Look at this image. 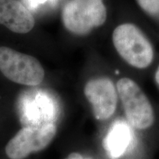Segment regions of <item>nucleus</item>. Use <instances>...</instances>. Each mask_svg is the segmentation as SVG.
Here are the masks:
<instances>
[{"mask_svg":"<svg viewBox=\"0 0 159 159\" xmlns=\"http://www.w3.org/2000/svg\"><path fill=\"white\" fill-rule=\"evenodd\" d=\"M112 37L117 52L128 64L137 69H145L152 63L153 49L136 26L129 23L117 26Z\"/></svg>","mask_w":159,"mask_h":159,"instance_id":"nucleus-1","label":"nucleus"},{"mask_svg":"<svg viewBox=\"0 0 159 159\" xmlns=\"http://www.w3.org/2000/svg\"><path fill=\"white\" fill-rule=\"evenodd\" d=\"M116 90L131 126L140 130L150 128L155 121L153 108L139 85L133 80L123 77L117 82Z\"/></svg>","mask_w":159,"mask_h":159,"instance_id":"nucleus-2","label":"nucleus"},{"mask_svg":"<svg viewBox=\"0 0 159 159\" xmlns=\"http://www.w3.org/2000/svg\"><path fill=\"white\" fill-rule=\"evenodd\" d=\"M0 71L10 80L35 86L44 78V69L35 57L6 47H0Z\"/></svg>","mask_w":159,"mask_h":159,"instance_id":"nucleus-3","label":"nucleus"},{"mask_svg":"<svg viewBox=\"0 0 159 159\" xmlns=\"http://www.w3.org/2000/svg\"><path fill=\"white\" fill-rule=\"evenodd\" d=\"M107 12L102 0H71L63 7L65 27L77 35H85L105 23Z\"/></svg>","mask_w":159,"mask_h":159,"instance_id":"nucleus-4","label":"nucleus"},{"mask_svg":"<svg viewBox=\"0 0 159 159\" xmlns=\"http://www.w3.org/2000/svg\"><path fill=\"white\" fill-rule=\"evenodd\" d=\"M56 133L57 127L52 122L25 127L9 141L5 147V153L10 159H25L47 148Z\"/></svg>","mask_w":159,"mask_h":159,"instance_id":"nucleus-5","label":"nucleus"},{"mask_svg":"<svg viewBox=\"0 0 159 159\" xmlns=\"http://www.w3.org/2000/svg\"><path fill=\"white\" fill-rule=\"evenodd\" d=\"M84 94L92 106L95 118L105 121L116 110L118 93L114 83L106 77L91 80L85 85Z\"/></svg>","mask_w":159,"mask_h":159,"instance_id":"nucleus-6","label":"nucleus"},{"mask_svg":"<svg viewBox=\"0 0 159 159\" xmlns=\"http://www.w3.org/2000/svg\"><path fill=\"white\" fill-rule=\"evenodd\" d=\"M0 24L14 33H27L34 27L35 19L18 0H0Z\"/></svg>","mask_w":159,"mask_h":159,"instance_id":"nucleus-7","label":"nucleus"},{"mask_svg":"<svg viewBox=\"0 0 159 159\" xmlns=\"http://www.w3.org/2000/svg\"><path fill=\"white\" fill-rule=\"evenodd\" d=\"M130 129L122 122H116L109 131L105 141L107 152L112 158L120 157L128 148L130 142Z\"/></svg>","mask_w":159,"mask_h":159,"instance_id":"nucleus-8","label":"nucleus"},{"mask_svg":"<svg viewBox=\"0 0 159 159\" xmlns=\"http://www.w3.org/2000/svg\"><path fill=\"white\" fill-rule=\"evenodd\" d=\"M145 12L159 19V0H137Z\"/></svg>","mask_w":159,"mask_h":159,"instance_id":"nucleus-9","label":"nucleus"},{"mask_svg":"<svg viewBox=\"0 0 159 159\" xmlns=\"http://www.w3.org/2000/svg\"><path fill=\"white\" fill-rule=\"evenodd\" d=\"M47 1V0H27L28 5H30L32 7H35L40 4L44 3Z\"/></svg>","mask_w":159,"mask_h":159,"instance_id":"nucleus-10","label":"nucleus"},{"mask_svg":"<svg viewBox=\"0 0 159 159\" xmlns=\"http://www.w3.org/2000/svg\"><path fill=\"white\" fill-rule=\"evenodd\" d=\"M63 159H84V158H83L82 155L79 153V152H71V153L69 154L66 158Z\"/></svg>","mask_w":159,"mask_h":159,"instance_id":"nucleus-11","label":"nucleus"},{"mask_svg":"<svg viewBox=\"0 0 159 159\" xmlns=\"http://www.w3.org/2000/svg\"><path fill=\"white\" fill-rule=\"evenodd\" d=\"M155 79H156V83H158V85H159V66H158V69H157L156 75H155Z\"/></svg>","mask_w":159,"mask_h":159,"instance_id":"nucleus-12","label":"nucleus"},{"mask_svg":"<svg viewBox=\"0 0 159 159\" xmlns=\"http://www.w3.org/2000/svg\"><path fill=\"white\" fill-rule=\"evenodd\" d=\"M84 159H85V158H84Z\"/></svg>","mask_w":159,"mask_h":159,"instance_id":"nucleus-13","label":"nucleus"}]
</instances>
